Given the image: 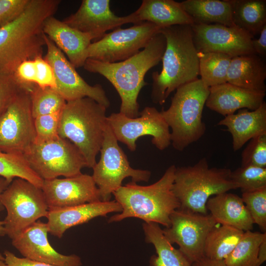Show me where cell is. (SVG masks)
I'll return each mask as SVG.
<instances>
[{
    "label": "cell",
    "mask_w": 266,
    "mask_h": 266,
    "mask_svg": "<svg viewBox=\"0 0 266 266\" xmlns=\"http://www.w3.org/2000/svg\"><path fill=\"white\" fill-rule=\"evenodd\" d=\"M60 0H30L23 12L0 29V73L13 74L23 62L42 56L43 25L53 16Z\"/></svg>",
    "instance_id": "1"
},
{
    "label": "cell",
    "mask_w": 266,
    "mask_h": 266,
    "mask_svg": "<svg viewBox=\"0 0 266 266\" xmlns=\"http://www.w3.org/2000/svg\"><path fill=\"white\" fill-rule=\"evenodd\" d=\"M166 47V38L160 32L142 50L129 59L106 63L89 58L83 67L107 79L120 97V112L129 117L135 118L139 114L138 95L147 84L144 80L145 74L162 61Z\"/></svg>",
    "instance_id": "2"
},
{
    "label": "cell",
    "mask_w": 266,
    "mask_h": 266,
    "mask_svg": "<svg viewBox=\"0 0 266 266\" xmlns=\"http://www.w3.org/2000/svg\"><path fill=\"white\" fill-rule=\"evenodd\" d=\"M166 47L161 71L152 74V101L160 105L180 86L198 79L199 53L194 45L191 25H174L162 28Z\"/></svg>",
    "instance_id": "3"
},
{
    "label": "cell",
    "mask_w": 266,
    "mask_h": 266,
    "mask_svg": "<svg viewBox=\"0 0 266 266\" xmlns=\"http://www.w3.org/2000/svg\"><path fill=\"white\" fill-rule=\"evenodd\" d=\"M175 169V165L170 166L158 181L148 186L131 182L120 187L112 195L122 211L111 216L108 222L134 217L169 227L171 214L180 207L172 191Z\"/></svg>",
    "instance_id": "4"
},
{
    "label": "cell",
    "mask_w": 266,
    "mask_h": 266,
    "mask_svg": "<svg viewBox=\"0 0 266 266\" xmlns=\"http://www.w3.org/2000/svg\"><path fill=\"white\" fill-rule=\"evenodd\" d=\"M107 108L90 98L68 101L61 111L58 134L73 143L87 167L96 165L103 139Z\"/></svg>",
    "instance_id": "5"
},
{
    "label": "cell",
    "mask_w": 266,
    "mask_h": 266,
    "mask_svg": "<svg viewBox=\"0 0 266 266\" xmlns=\"http://www.w3.org/2000/svg\"><path fill=\"white\" fill-rule=\"evenodd\" d=\"M175 91L170 106L161 113L171 129V144L175 149L182 151L205 133L202 115L209 89L198 78Z\"/></svg>",
    "instance_id": "6"
},
{
    "label": "cell",
    "mask_w": 266,
    "mask_h": 266,
    "mask_svg": "<svg viewBox=\"0 0 266 266\" xmlns=\"http://www.w3.org/2000/svg\"><path fill=\"white\" fill-rule=\"evenodd\" d=\"M231 171L209 167L205 157L193 166L176 167L172 191L179 209L207 214L206 203L210 197L237 189L230 178Z\"/></svg>",
    "instance_id": "7"
},
{
    "label": "cell",
    "mask_w": 266,
    "mask_h": 266,
    "mask_svg": "<svg viewBox=\"0 0 266 266\" xmlns=\"http://www.w3.org/2000/svg\"><path fill=\"white\" fill-rule=\"evenodd\" d=\"M1 202L7 214L3 220L5 235L11 239L49 210L43 191L29 181L15 178L3 192Z\"/></svg>",
    "instance_id": "8"
},
{
    "label": "cell",
    "mask_w": 266,
    "mask_h": 266,
    "mask_svg": "<svg viewBox=\"0 0 266 266\" xmlns=\"http://www.w3.org/2000/svg\"><path fill=\"white\" fill-rule=\"evenodd\" d=\"M100 152L99 161L92 168V175L100 192L101 201L110 200L111 195L122 186L123 180L129 177L132 182H148L151 172L134 169L130 166L126 155L118 144L110 127L105 122L103 139Z\"/></svg>",
    "instance_id": "9"
},
{
    "label": "cell",
    "mask_w": 266,
    "mask_h": 266,
    "mask_svg": "<svg viewBox=\"0 0 266 266\" xmlns=\"http://www.w3.org/2000/svg\"><path fill=\"white\" fill-rule=\"evenodd\" d=\"M32 169L43 180L81 173L87 167L78 148L60 136L46 141H35L23 155Z\"/></svg>",
    "instance_id": "10"
},
{
    "label": "cell",
    "mask_w": 266,
    "mask_h": 266,
    "mask_svg": "<svg viewBox=\"0 0 266 266\" xmlns=\"http://www.w3.org/2000/svg\"><path fill=\"white\" fill-rule=\"evenodd\" d=\"M106 121L118 141L126 145L131 151L136 150L137 139L145 135L151 136L153 144L160 150L171 144L169 128L161 112L154 107H145L135 118L120 112L112 113Z\"/></svg>",
    "instance_id": "11"
},
{
    "label": "cell",
    "mask_w": 266,
    "mask_h": 266,
    "mask_svg": "<svg viewBox=\"0 0 266 266\" xmlns=\"http://www.w3.org/2000/svg\"><path fill=\"white\" fill-rule=\"evenodd\" d=\"M161 28L142 22L126 29L117 28L91 43L87 50L88 59L115 63L129 59L144 48Z\"/></svg>",
    "instance_id": "12"
},
{
    "label": "cell",
    "mask_w": 266,
    "mask_h": 266,
    "mask_svg": "<svg viewBox=\"0 0 266 266\" xmlns=\"http://www.w3.org/2000/svg\"><path fill=\"white\" fill-rule=\"evenodd\" d=\"M17 95L0 116V151L24 155L36 139L30 90Z\"/></svg>",
    "instance_id": "13"
},
{
    "label": "cell",
    "mask_w": 266,
    "mask_h": 266,
    "mask_svg": "<svg viewBox=\"0 0 266 266\" xmlns=\"http://www.w3.org/2000/svg\"><path fill=\"white\" fill-rule=\"evenodd\" d=\"M170 225L163 230L172 245L176 243L179 249L192 262L204 256L206 236L218 223L211 214H202L183 210H175L170 216Z\"/></svg>",
    "instance_id": "14"
},
{
    "label": "cell",
    "mask_w": 266,
    "mask_h": 266,
    "mask_svg": "<svg viewBox=\"0 0 266 266\" xmlns=\"http://www.w3.org/2000/svg\"><path fill=\"white\" fill-rule=\"evenodd\" d=\"M44 40L47 52L44 58L53 70L56 90L66 101L88 97L107 108L110 103L102 86L87 83L64 53L45 34Z\"/></svg>",
    "instance_id": "15"
},
{
    "label": "cell",
    "mask_w": 266,
    "mask_h": 266,
    "mask_svg": "<svg viewBox=\"0 0 266 266\" xmlns=\"http://www.w3.org/2000/svg\"><path fill=\"white\" fill-rule=\"evenodd\" d=\"M191 28L198 53H221L232 58L255 54L252 44L254 36L236 25L194 24Z\"/></svg>",
    "instance_id": "16"
},
{
    "label": "cell",
    "mask_w": 266,
    "mask_h": 266,
    "mask_svg": "<svg viewBox=\"0 0 266 266\" xmlns=\"http://www.w3.org/2000/svg\"><path fill=\"white\" fill-rule=\"evenodd\" d=\"M109 0H83L74 13L63 22L77 30L90 34L98 40L106 32L127 23H140L134 12L126 16L116 15L110 8Z\"/></svg>",
    "instance_id": "17"
},
{
    "label": "cell",
    "mask_w": 266,
    "mask_h": 266,
    "mask_svg": "<svg viewBox=\"0 0 266 266\" xmlns=\"http://www.w3.org/2000/svg\"><path fill=\"white\" fill-rule=\"evenodd\" d=\"M41 188L49 209L101 200L92 176L82 173L64 178L45 180Z\"/></svg>",
    "instance_id": "18"
},
{
    "label": "cell",
    "mask_w": 266,
    "mask_h": 266,
    "mask_svg": "<svg viewBox=\"0 0 266 266\" xmlns=\"http://www.w3.org/2000/svg\"><path fill=\"white\" fill-rule=\"evenodd\" d=\"M46 223L37 221L12 239V245L26 259L57 266H81V258L72 254L65 255L50 244Z\"/></svg>",
    "instance_id": "19"
},
{
    "label": "cell",
    "mask_w": 266,
    "mask_h": 266,
    "mask_svg": "<svg viewBox=\"0 0 266 266\" xmlns=\"http://www.w3.org/2000/svg\"><path fill=\"white\" fill-rule=\"evenodd\" d=\"M121 205L115 200L97 201L82 204L49 209L46 217L48 233L61 238L72 227L89 222L93 218L106 216L112 212L120 213Z\"/></svg>",
    "instance_id": "20"
},
{
    "label": "cell",
    "mask_w": 266,
    "mask_h": 266,
    "mask_svg": "<svg viewBox=\"0 0 266 266\" xmlns=\"http://www.w3.org/2000/svg\"><path fill=\"white\" fill-rule=\"evenodd\" d=\"M43 32L66 54L75 68L83 67L88 59V48L93 40L90 34L71 27L53 16L44 22Z\"/></svg>",
    "instance_id": "21"
},
{
    "label": "cell",
    "mask_w": 266,
    "mask_h": 266,
    "mask_svg": "<svg viewBox=\"0 0 266 266\" xmlns=\"http://www.w3.org/2000/svg\"><path fill=\"white\" fill-rule=\"evenodd\" d=\"M209 89L205 105L225 117L241 109L256 110L265 101L266 92L247 90L228 82Z\"/></svg>",
    "instance_id": "22"
},
{
    "label": "cell",
    "mask_w": 266,
    "mask_h": 266,
    "mask_svg": "<svg viewBox=\"0 0 266 266\" xmlns=\"http://www.w3.org/2000/svg\"><path fill=\"white\" fill-rule=\"evenodd\" d=\"M227 128L232 136L233 148L237 151L251 139L266 134V103L257 109H241L225 117L218 124Z\"/></svg>",
    "instance_id": "23"
},
{
    "label": "cell",
    "mask_w": 266,
    "mask_h": 266,
    "mask_svg": "<svg viewBox=\"0 0 266 266\" xmlns=\"http://www.w3.org/2000/svg\"><path fill=\"white\" fill-rule=\"evenodd\" d=\"M206 208L218 224L232 227L244 232L251 231L254 221L241 197L222 193L210 197Z\"/></svg>",
    "instance_id": "24"
},
{
    "label": "cell",
    "mask_w": 266,
    "mask_h": 266,
    "mask_svg": "<svg viewBox=\"0 0 266 266\" xmlns=\"http://www.w3.org/2000/svg\"><path fill=\"white\" fill-rule=\"evenodd\" d=\"M266 65L253 54L233 57L227 74V82L247 90L266 92Z\"/></svg>",
    "instance_id": "25"
},
{
    "label": "cell",
    "mask_w": 266,
    "mask_h": 266,
    "mask_svg": "<svg viewBox=\"0 0 266 266\" xmlns=\"http://www.w3.org/2000/svg\"><path fill=\"white\" fill-rule=\"evenodd\" d=\"M133 12L139 23L150 22L161 29L174 25L194 24L180 2L173 0H143Z\"/></svg>",
    "instance_id": "26"
},
{
    "label": "cell",
    "mask_w": 266,
    "mask_h": 266,
    "mask_svg": "<svg viewBox=\"0 0 266 266\" xmlns=\"http://www.w3.org/2000/svg\"><path fill=\"white\" fill-rule=\"evenodd\" d=\"M142 227L146 241L154 245L157 254L151 257L149 266H191L192 263L167 240L158 224L144 222Z\"/></svg>",
    "instance_id": "27"
},
{
    "label": "cell",
    "mask_w": 266,
    "mask_h": 266,
    "mask_svg": "<svg viewBox=\"0 0 266 266\" xmlns=\"http://www.w3.org/2000/svg\"><path fill=\"white\" fill-rule=\"evenodd\" d=\"M180 2L194 24L235 25L229 0H186Z\"/></svg>",
    "instance_id": "28"
},
{
    "label": "cell",
    "mask_w": 266,
    "mask_h": 266,
    "mask_svg": "<svg viewBox=\"0 0 266 266\" xmlns=\"http://www.w3.org/2000/svg\"><path fill=\"white\" fill-rule=\"evenodd\" d=\"M234 24L254 36L266 25V0H229Z\"/></svg>",
    "instance_id": "29"
},
{
    "label": "cell",
    "mask_w": 266,
    "mask_h": 266,
    "mask_svg": "<svg viewBox=\"0 0 266 266\" xmlns=\"http://www.w3.org/2000/svg\"><path fill=\"white\" fill-rule=\"evenodd\" d=\"M244 232L228 226H215L206 236L204 256L213 260L224 261L233 251Z\"/></svg>",
    "instance_id": "30"
},
{
    "label": "cell",
    "mask_w": 266,
    "mask_h": 266,
    "mask_svg": "<svg viewBox=\"0 0 266 266\" xmlns=\"http://www.w3.org/2000/svg\"><path fill=\"white\" fill-rule=\"evenodd\" d=\"M199 74L208 88L227 82V74L232 57L221 53H198Z\"/></svg>",
    "instance_id": "31"
},
{
    "label": "cell",
    "mask_w": 266,
    "mask_h": 266,
    "mask_svg": "<svg viewBox=\"0 0 266 266\" xmlns=\"http://www.w3.org/2000/svg\"><path fill=\"white\" fill-rule=\"evenodd\" d=\"M265 239L266 233L244 232L224 263L227 266H256L260 245Z\"/></svg>",
    "instance_id": "32"
},
{
    "label": "cell",
    "mask_w": 266,
    "mask_h": 266,
    "mask_svg": "<svg viewBox=\"0 0 266 266\" xmlns=\"http://www.w3.org/2000/svg\"><path fill=\"white\" fill-rule=\"evenodd\" d=\"M0 176L11 181L15 178H22L40 188L44 181L32 169L23 155L1 151Z\"/></svg>",
    "instance_id": "33"
},
{
    "label": "cell",
    "mask_w": 266,
    "mask_h": 266,
    "mask_svg": "<svg viewBox=\"0 0 266 266\" xmlns=\"http://www.w3.org/2000/svg\"><path fill=\"white\" fill-rule=\"evenodd\" d=\"M30 96L34 119L62 111L66 102L56 89L50 87L34 85L30 90Z\"/></svg>",
    "instance_id": "34"
},
{
    "label": "cell",
    "mask_w": 266,
    "mask_h": 266,
    "mask_svg": "<svg viewBox=\"0 0 266 266\" xmlns=\"http://www.w3.org/2000/svg\"><path fill=\"white\" fill-rule=\"evenodd\" d=\"M230 178L242 192L255 190L266 186V168L256 166H240L231 171Z\"/></svg>",
    "instance_id": "35"
},
{
    "label": "cell",
    "mask_w": 266,
    "mask_h": 266,
    "mask_svg": "<svg viewBox=\"0 0 266 266\" xmlns=\"http://www.w3.org/2000/svg\"><path fill=\"white\" fill-rule=\"evenodd\" d=\"M241 198L254 224L266 233V186L243 192Z\"/></svg>",
    "instance_id": "36"
},
{
    "label": "cell",
    "mask_w": 266,
    "mask_h": 266,
    "mask_svg": "<svg viewBox=\"0 0 266 266\" xmlns=\"http://www.w3.org/2000/svg\"><path fill=\"white\" fill-rule=\"evenodd\" d=\"M266 168V134L251 139L241 154V166Z\"/></svg>",
    "instance_id": "37"
},
{
    "label": "cell",
    "mask_w": 266,
    "mask_h": 266,
    "mask_svg": "<svg viewBox=\"0 0 266 266\" xmlns=\"http://www.w3.org/2000/svg\"><path fill=\"white\" fill-rule=\"evenodd\" d=\"M61 111L39 116L34 118L35 141H46L59 136L58 129Z\"/></svg>",
    "instance_id": "38"
},
{
    "label": "cell",
    "mask_w": 266,
    "mask_h": 266,
    "mask_svg": "<svg viewBox=\"0 0 266 266\" xmlns=\"http://www.w3.org/2000/svg\"><path fill=\"white\" fill-rule=\"evenodd\" d=\"M31 88L20 84L13 74L0 73V116L22 90Z\"/></svg>",
    "instance_id": "39"
},
{
    "label": "cell",
    "mask_w": 266,
    "mask_h": 266,
    "mask_svg": "<svg viewBox=\"0 0 266 266\" xmlns=\"http://www.w3.org/2000/svg\"><path fill=\"white\" fill-rule=\"evenodd\" d=\"M30 0H0V29L16 19Z\"/></svg>",
    "instance_id": "40"
},
{
    "label": "cell",
    "mask_w": 266,
    "mask_h": 266,
    "mask_svg": "<svg viewBox=\"0 0 266 266\" xmlns=\"http://www.w3.org/2000/svg\"><path fill=\"white\" fill-rule=\"evenodd\" d=\"M36 65L35 85L40 87H50L56 89V80L53 70L48 62L42 57L34 58Z\"/></svg>",
    "instance_id": "41"
},
{
    "label": "cell",
    "mask_w": 266,
    "mask_h": 266,
    "mask_svg": "<svg viewBox=\"0 0 266 266\" xmlns=\"http://www.w3.org/2000/svg\"><path fill=\"white\" fill-rule=\"evenodd\" d=\"M13 75L17 81L23 86L30 88L35 85L36 65L34 59L21 63L15 69Z\"/></svg>",
    "instance_id": "42"
},
{
    "label": "cell",
    "mask_w": 266,
    "mask_h": 266,
    "mask_svg": "<svg viewBox=\"0 0 266 266\" xmlns=\"http://www.w3.org/2000/svg\"><path fill=\"white\" fill-rule=\"evenodd\" d=\"M4 262L7 266H57L50 264L32 261L25 258H19L13 253L5 250Z\"/></svg>",
    "instance_id": "43"
},
{
    "label": "cell",
    "mask_w": 266,
    "mask_h": 266,
    "mask_svg": "<svg viewBox=\"0 0 266 266\" xmlns=\"http://www.w3.org/2000/svg\"><path fill=\"white\" fill-rule=\"evenodd\" d=\"M257 39H253L252 44L255 53L264 56L266 54V25L264 26Z\"/></svg>",
    "instance_id": "44"
},
{
    "label": "cell",
    "mask_w": 266,
    "mask_h": 266,
    "mask_svg": "<svg viewBox=\"0 0 266 266\" xmlns=\"http://www.w3.org/2000/svg\"><path fill=\"white\" fill-rule=\"evenodd\" d=\"M191 266H227L224 261L215 260L203 257L192 263Z\"/></svg>",
    "instance_id": "45"
},
{
    "label": "cell",
    "mask_w": 266,
    "mask_h": 266,
    "mask_svg": "<svg viewBox=\"0 0 266 266\" xmlns=\"http://www.w3.org/2000/svg\"><path fill=\"white\" fill-rule=\"evenodd\" d=\"M266 260V239H265L261 243L258 256L257 262L256 266H260Z\"/></svg>",
    "instance_id": "46"
},
{
    "label": "cell",
    "mask_w": 266,
    "mask_h": 266,
    "mask_svg": "<svg viewBox=\"0 0 266 266\" xmlns=\"http://www.w3.org/2000/svg\"><path fill=\"white\" fill-rule=\"evenodd\" d=\"M11 182L12 181L11 180L0 176V211L3 210L4 209L1 202L2 194L8 187Z\"/></svg>",
    "instance_id": "47"
},
{
    "label": "cell",
    "mask_w": 266,
    "mask_h": 266,
    "mask_svg": "<svg viewBox=\"0 0 266 266\" xmlns=\"http://www.w3.org/2000/svg\"><path fill=\"white\" fill-rule=\"evenodd\" d=\"M5 235L4 229V221H0V236H2Z\"/></svg>",
    "instance_id": "48"
},
{
    "label": "cell",
    "mask_w": 266,
    "mask_h": 266,
    "mask_svg": "<svg viewBox=\"0 0 266 266\" xmlns=\"http://www.w3.org/2000/svg\"><path fill=\"white\" fill-rule=\"evenodd\" d=\"M4 257L0 253V261H4Z\"/></svg>",
    "instance_id": "49"
},
{
    "label": "cell",
    "mask_w": 266,
    "mask_h": 266,
    "mask_svg": "<svg viewBox=\"0 0 266 266\" xmlns=\"http://www.w3.org/2000/svg\"><path fill=\"white\" fill-rule=\"evenodd\" d=\"M0 266H7L4 261H0Z\"/></svg>",
    "instance_id": "50"
}]
</instances>
